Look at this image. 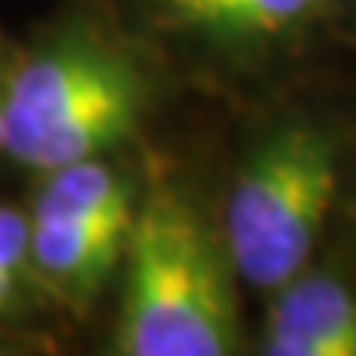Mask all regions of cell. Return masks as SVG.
Instances as JSON below:
<instances>
[{"mask_svg":"<svg viewBox=\"0 0 356 356\" xmlns=\"http://www.w3.org/2000/svg\"><path fill=\"white\" fill-rule=\"evenodd\" d=\"M159 20L185 37L248 50L287 40L320 10V0H149Z\"/></svg>","mask_w":356,"mask_h":356,"instance_id":"8992f818","label":"cell"},{"mask_svg":"<svg viewBox=\"0 0 356 356\" xmlns=\"http://www.w3.org/2000/svg\"><path fill=\"white\" fill-rule=\"evenodd\" d=\"M122 264L115 353L225 356L238 350L234 267L225 241L172 181H155L136 202Z\"/></svg>","mask_w":356,"mask_h":356,"instance_id":"6da1fadb","label":"cell"},{"mask_svg":"<svg viewBox=\"0 0 356 356\" xmlns=\"http://www.w3.org/2000/svg\"><path fill=\"white\" fill-rule=\"evenodd\" d=\"M149 106L152 76L139 53L96 26H66L7 83L3 149L37 172L106 159L139 132Z\"/></svg>","mask_w":356,"mask_h":356,"instance_id":"7a4b0ae2","label":"cell"},{"mask_svg":"<svg viewBox=\"0 0 356 356\" xmlns=\"http://www.w3.org/2000/svg\"><path fill=\"white\" fill-rule=\"evenodd\" d=\"M261 353L356 356V291L327 270H300L274 291Z\"/></svg>","mask_w":356,"mask_h":356,"instance_id":"5b68a950","label":"cell"},{"mask_svg":"<svg viewBox=\"0 0 356 356\" xmlns=\"http://www.w3.org/2000/svg\"><path fill=\"white\" fill-rule=\"evenodd\" d=\"M340 155L304 115L267 129L248 152L225 208V251L234 274L274 293L307 270L337 198Z\"/></svg>","mask_w":356,"mask_h":356,"instance_id":"3957f363","label":"cell"},{"mask_svg":"<svg viewBox=\"0 0 356 356\" xmlns=\"http://www.w3.org/2000/svg\"><path fill=\"white\" fill-rule=\"evenodd\" d=\"M132 215H30V267L66 304L86 307L122 264Z\"/></svg>","mask_w":356,"mask_h":356,"instance_id":"277c9868","label":"cell"},{"mask_svg":"<svg viewBox=\"0 0 356 356\" xmlns=\"http://www.w3.org/2000/svg\"><path fill=\"white\" fill-rule=\"evenodd\" d=\"M26 267H30V218H24L10 204H0V310H7L17 297Z\"/></svg>","mask_w":356,"mask_h":356,"instance_id":"52a82bcc","label":"cell"},{"mask_svg":"<svg viewBox=\"0 0 356 356\" xmlns=\"http://www.w3.org/2000/svg\"><path fill=\"white\" fill-rule=\"evenodd\" d=\"M3 96H7V86H0V149H3Z\"/></svg>","mask_w":356,"mask_h":356,"instance_id":"ba28073f","label":"cell"}]
</instances>
